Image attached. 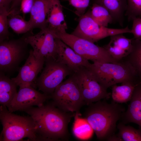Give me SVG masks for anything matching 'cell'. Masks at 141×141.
<instances>
[{"label": "cell", "instance_id": "obj_1", "mask_svg": "<svg viewBox=\"0 0 141 141\" xmlns=\"http://www.w3.org/2000/svg\"><path fill=\"white\" fill-rule=\"evenodd\" d=\"M24 111L28 114L38 126L40 140H66L68 125L75 114L63 111L52 103L28 108Z\"/></svg>", "mask_w": 141, "mask_h": 141}, {"label": "cell", "instance_id": "obj_2", "mask_svg": "<svg viewBox=\"0 0 141 141\" xmlns=\"http://www.w3.org/2000/svg\"><path fill=\"white\" fill-rule=\"evenodd\" d=\"M119 104L113 101L109 103L101 100L88 105L85 118L99 140H108L114 134L117 123L126 110Z\"/></svg>", "mask_w": 141, "mask_h": 141}, {"label": "cell", "instance_id": "obj_3", "mask_svg": "<svg viewBox=\"0 0 141 141\" xmlns=\"http://www.w3.org/2000/svg\"><path fill=\"white\" fill-rule=\"evenodd\" d=\"M6 106L0 107V120L3 126L0 141H18L27 138L31 141H40L38 126L30 116L15 114Z\"/></svg>", "mask_w": 141, "mask_h": 141}, {"label": "cell", "instance_id": "obj_4", "mask_svg": "<svg viewBox=\"0 0 141 141\" xmlns=\"http://www.w3.org/2000/svg\"><path fill=\"white\" fill-rule=\"evenodd\" d=\"M88 68L98 82L107 89L117 84L141 80L134 68L126 60L114 63L93 62Z\"/></svg>", "mask_w": 141, "mask_h": 141}, {"label": "cell", "instance_id": "obj_5", "mask_svg": "<svg viewBox=\"0 0 141 141\" xmlns=\"http://www.w3.org/2000/svg\"><path fill=\"white\" fill-rule=\"evenodd\" d=\"M72 74L60 84L51 95L53 104L63 111L72 113L79 111L85 104Z\"/></svg>", "mask_w": 141, "mask_h": 141}, {"label": "cell", "instance_id": "obj_6", "mask_svg": "<svg viewBox=\"0 0 141 141\" xmlns=\"http://www.w3.org/2000/svg\"><path fill=\"white\" fill-rule=\"evenodd\" d=\"M77 54L93 62L114 63L119 61L114 59L103 47L95 44L86 39L65 32L54 35Z\"/></svg>", "mask_w": 141, "mask_h": 141}, {"label": "cell", "instance_id": "obj_7", "mask_svg": "<svg viewBox=\"0 0 141 141\" xmlns=\"http://www.w3.org/2000/svg\"><path fill=\"white\" fill-rule=\"evenodd\" d=\"M78 24L71 34L93 43L111 36L126 33H131L128 26L122 28H112L101 26L92 18L89 9L78 19Z\"/></svg>", "mask_w": 141, "mask_h": 141}, {"label": "cell", "instance_id": "obj_8", "mask_svg": "<svg viewBox=\"0 0 141 141\" xmlns=\"http://www.w3.org/2000/svg\"><path fill=\"white\" fill-rule=\"evenodd\" d=\"M72 74L78 86L85 104L88 105L110 97L111 93L108 92L107 89L98 82L88 68L81 67Z\"/></svg>", "mask_w": 141, "mask_h": 141}, {"label": "cell", "instance_id": "obj_9", "mask_svg": "<svg viewBox=\"0 0 141 141\" xmlns=\"http://www.w3.org/2000/svg\"><path fill=\"white\" fill-rule=\"evenodd\" d=\"M45 66L36 80V85L43 93L51 96L56 88L73 71L68 66L57 60L45 62Z\"/></svg>", "mask_w": 141, "mask_h": 141}, {"label": "cell", "instance_id": "obj_10", "mask_svg": "<svg viewBox=\"0 0 141 141\" xmlns=\"http://www.w3.org/2000/svg\"><path fill=\"white\" fill-rule=\"evenodd\" d=\"M56 38L47 29L41 30L35 34L24 37V39L33 48L34 54L44 58L45 62L57 60V53Z\"/></svg>", "mask_w": 141, "mask_h": 141}, {"label": "cell", "instance_id": "obj_11", "mask_svg": "<svg viewBox=\"0 0 141 141\" xmlns=\"http://www.w3.org/2000/svg\"><path fill=\"white\" fill-rule=\"evenodd\" d=\"M24 37L5 40L0 42V68L1 72L11 70L17 66L25 56L27 46Z\"/></svg>", "mask_w": 141, "mask_h": 141}, {"label": "cell", "instance_id": "obj_12", "mask_svg": "<svg viewBox=\"0 0 141 141\" xmlns=\"http://www.w3.org/2000/svg\"><path fill=\"white\" fill-rule=\"evenodd\" d=\"M51 96L42 93L30 85L21 86L13 100L7 107L10 111H24L34 105L39 107L43 104Z\"/></svg>", "mask_w": 141, "mask_h": 141}, {"label": "cell", "instance_id": "obj_13", "mask_svg": "<svg viewBox=\"0 0 141 141\" xmlns=\"http://www.w3.org/2000/svg\"><path fill=\"white\" fill-rule=\"evenodd\" d=\"M45 63V59L36 56L31 50L25 64L20 68L17 75L11 79L19 87L30 85L33 87L37 77L43 69Z\"/></svg>", "mask_w": 141, "mask_h": 141}, {"label": "cell", "instance_id": "obj_14", "mask_svg": "<svg viewBox=\"0 0 141 141\" xmlns=\"http://www.w3.org/2000/svg\"><path fill=\"white\" fill-rule=\"evenodd\" d=\"M57 61L66 65L73 72L80 67L88 68L91 63L77 53L61 40L56 38Z\"/></svg>", "mask_w": 141, "mask_h": 141}, {"label": "cell", "instance_id": "obj_15", "mask_svg": "<svg viewBox=\"0 0 141 141\" xmlns=\"http://www.w3.org/2000/svg\"><path fill=\"white\" fill-rule=\"evenodd\" d=\"M110 37L109 43L103 47L114 59L119 61L130 54L132 49V38H126L123 34Z\"/></svg>", "mask_w": 141, "mask_h": 141}, {"label": "cell", "instance_id": "obj_16", "mask_svg": "<svg viewBox=\"0 0 141 141\" xmlns=\"http://www.w3.org/2000/svg\"><path fill=\"white\" fill-rule=\"evenodd\" d=\"M127 109L121 119L125 124L133 123L141 127V82L135 86Z\"/></svg>", "mask_w": 141, "mask_h": 141}, {"label": "cell", "instance_id": "obj_17", "mask_svg": "<svg viewBox=\"0 0 141 141\" xmlns=\"http://www.w3.org/2000/svg\"><path fill=\"white\" fill-rule=\"evenodd\" d=\"M46 28L54 34L66 32L67 29L60 0H53L48 13Z\"/></svg>", "mask_w": 141, "mask_h": 141}, {"label": "cell", "instance_id": "obj_18", "mask_svg": "<svg viewBox=\"0 0 141 141\" xmlns=\"http://www.w3.org/2000/svg\"><path fill=\"white\" fill-rule=\"evenodd\" d=\"M53 0H35L30 13V21L33 30L46 28L47 15L51 7Z\"/></svg>", "mask_w": 141, "mask_h": 141}, {"label": "cell", "instance_id": "obj_19", "mask_svg": "<svg viewBox=\"0 0 141 141\" xmlns=\"http://www.w3.org/2000/svg\"><path fill=\"white\" fill-rule=\"evenodd\" d=\"M91 3L105 8L111 15L114 22H117L121 27H123L127 7V0H91Z\"/></svg>", "mask_w": 141, "mask_h": 141}, {"label": "cell", "instance_id": "obj_20", "mask_svg": "<svg viewBox=\"0 0 141 141\" xmlns=\"http://www.w3.org/2000/svg\"><path fill=\"white\" fill-rule=\"evenodd\" d=\"M17 86L12 80L1 72L0 103L7 107L17 93Z\"/></svg>", "mask_w": 141, "mask_h": 141}, {"label": "cell", "instance_id": "obj_21", "mask_svg": "<svg viewBox=\"0 0 141 141\" xmlns=\"http://www.w3.org/2000/svg\"><path fill=\"white\" fill-rule=\"evenodd\" d=\"M139 82L128 81L122 83L120 85L112 86L111 95L112 101L119 103L130 101L135 86Z\"/></svg>", "mask_w": 141, "mask_h": 141}, {"label": "cell", "instance_id": "obj_22", "mask_svg": "<svg viewBox=\"0 0 141 141\" xmlns=\"http://www.w3.org/2000/svg\"><path fill=\"white\" fill-rule=\"evenodd\" d=\"M73 127V132L74 136L81 140H87L92 136L93 129L87 120L79 117V111L76 112Z\"/></svg>", "mask_w": 141, "mask_h": 141}, {"label": "cell", "instance_id": "obj_23", "mask_svg": "<svg viewBox=\"0 0 141 141\" xmlns=\"http://www.w3.org/2000/svg\"><path fill=\"white\" fill-rule=\"evenodd\" d=\"M8 22L9 27L17 34L26 33L33 30L29 20H25L19 14L8 13Z\"/></svg>", "mask_w": 141, "mask_h": 141}, {"label": "cell", "instance_id": "obj_24", "mask_svg": "<svg viewBox=\"0 0 141 141\" xmlns=\"http://www.w3.org/2000/svg\"><path fill=\"white\" fill-rule=\"evenodd\" d=\"M132 49L126 58V60L135 69L141 79V40L132 38Z\"/></svg>", "mask_w": 141, "mask_h": 141}, {"label": "cell", "instance_id": "obj_25", "mask_svg": "<svg viewBox=\"0 0 141 141\" xmlns=\"http://www.w3.org/2000/svg\"><path fill=\"white\" fill-rule=\"evenodd\" d=\"M90 10L92 18L99 25L107 27L109 24L114 22L109 12L103 6L93 3Z\"/></svg>", "mask_w": 141, "mask_h": 141}, {"label": "cell", "instance_id": "obj_26", "mask_svg": "<svg viewBox=\"0 0 141 141\" xmlns=\"http://www.w3.org/2000/svg\"><path fill=\"white\" fill-rule=\"evenodd\" d=\"M117 127L119 130L117 135L121 141H141V127L136 129L121 122Z\"/></svg>", "mask_w": 141, "mask_h": 141}, {"label": "cell", "instance_id": "obj_27", "mask_svg": "<svg viewBox=\"0 0 141 141\" xmlns=\"http://www.w3.org/2000/svg\"><path fill=\"white\" fill-rule=\"evenodd\" d=\"M127 7L125 13L130 22L136 18H141V0H127Z\"/></svg>", "mask_w": 141, "mask_h": 141}, {"label": "cell", "instance_id": "obj_28", "mask_svg": "<svg viewBox=\"0 0 141 141\" xmlns=\"http://www.w3.org/2000/svg\"><path fill=\"white\" fill-rule=\"evenodd\" d=\"M8 11L5 9L0 8V42L8 39L9 32L8 18Z\"/></svg>", "mask_w": 141, "mask_h": 141}, {"label": "cell", "instance_id": "obj_29", "mask_svg": "<svg viewBox=\"0 0 141 141\" xmlns=\"http://www.w3.org/2000/svg\"><path fill=\"white\" fill-rule=\"evenodd\" d=\"M70 5L74 7L75 10V14L80 17L85 13L91 0H67Z\"/></svg>", "mask_w": 141, "mask_h": 141}, {"label": "cell", "instance_id": "obj_30", "mask_svg": "<svg viewBox=\"0 0 141 141\" xmlns=\"http://www.w3.org/2000/svg\"><path fill=\"white\" fill-rule=\"evenodd\" d=\"M131 33L134 38L141 40V18H136L133 20Z\"/></svg>", "mask_w": 141, "mask_h": 141}, {"label": "cell", "instance_id": "obj_31", "mask_svg": "<svg viewBox=\"0 0 141 141\" xmlns=\"http://www.w3.org/2000/svg\"><path fill=\"white\" fill-rule=\"evenodd\" d=\"M35 0H21L20 11L23 14L30 13Z\"/></svg>", "mask_w": 141, "mask_h": 141}, {"label": "cell", "instance_id": "obj_32", "mask_svg": "<svg viewBox=\"0 0 141 141\" xmlns=\"http://www.w3.org/2000/svg\"><path fill=\"white\" fill-rule=\"evenodd\" d=\"M12 0H0V8H4L9 11L10 9Z\"/></svg>", "mask_w": 141, "mask_h": 141}, {"label": "cell", "instance_id": "obj_33", "mask_svg": "<svg viewBox=\"0 0 141 141\" xmlns=\"http://www.w3.org/2000/svg\"><path fill=\"white\" fill-rule=\"evenodd\" d=\"M21 1V0H12L9 11H20L18 7L20 6Z\"/></svg>", "mask_w": 141, "mask_h": 141}, {"label": "cell", "instance_id": "obj_34", "mask_svg": "<svg viewBox=\"0 0 141 141\" xmlns=\"http://www.w3.org/2000/svg\"></svg>", "mask_w": 141, "mask_h": 141}]
</instances>
